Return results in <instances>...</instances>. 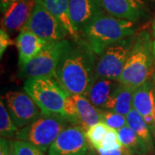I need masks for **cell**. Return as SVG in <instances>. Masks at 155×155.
Returning <instances> with one entry per match:
<instances>
[{
    "label": "cell",
    "mask_w": 155,
    "mask_h": 155,
    "mask_svg": "<svg viewBox=\"0 0 155 155\" xmlns=\"http://www.w3.org/2000/svg\"><path fill=\"white\" fill-rule=\"evenodd\" d=\"M96 56L80 41L69 43L55 72V78L69 94L86 96L96 77Z\"/></svg>",
    "instance_id": "6da1fadb"
},
{
    "label": "cell",
    "mask_w": 155,
    "mask_h": 155,
    "mask_svg": "<svg viewBox=\"0 0 155 155\" xmlns=\"http://www.w3.org/2000/svg\"><path fill=\"white\" fill-rule=\"evenodd\" d=\"M134 22L103 14L84 28L78 41L99 56L107 47L134 35Z\"/></svg>",
    "instance_id": "7a4b0ae2"
},
{
    "label": "cell",
    "mask_w": 155,
    "mask_h": 155,
    "mask_svg": "<svg viewBox=\"0 0 155 155\" xmlns=\"http://www.w3.org/2000/svg\"><path fill=\"white\" fill-rule=\"evenodd\" d=\"M154 66L153 38L147 30H144L135 36L123 72L117 82L136 89L153 75Z\"/></svg>",
    "instance_id": "3957f363"
},
{
    "label": "cell",
    "mask_w": 155,
    "mask_h": 155,
    "mask_svg": "<svg viewBox=\"0 0 155 155\" xmlns=\"http://www.w3.org/2000/svg\"><path fill=\"white\" fill-rule=\"evenodd\" d=\"M24 90L38 105L42 115L65 119L64 106L67 97L71 94L61 86L55 78H27L24 82Z\"/></svg>",
    "instance_id": "277c9868"
},
{
    "label": "cell",
    "mask_w": 155,
    "mask_h": 155,
    "mask_svg": "<svg viewBox=\"0 0 155 155\" xmlns=\"http://www.w3.org/2000/svg\"><path fill=\"white\" fill-rule=\"evenodd\" d=\"M68 123L63 118L41 114L35 121L18 129L15 136L17 140L27 141L46 152Z\"/></svg>",
    "instance_id": "5b68a950"
},
{
    "label": "cell",
    "mask_w": 155,
    "mask_h": 155,
    "mask_svg": "<svg viewBox=\"0 0 155 155\" xmlns=\"http://www.w3.org/2000/svg\"><path fill=\"white\" fill-rule=\"evenodd\" d=\"M134 40L135 36L131 35L107 47L97 61L96 77L105 78L117 82L123 72Z\"/></svg>",
    "instance_id": "8992f818"
},
{
    "label": "cell",
    "mask_w": 155,
    "mask_h": 155,
    "mask_svg": "<svg viewBox=\"0 0 155 155\" xmlns=\"http://www.w3.org/2000/svg\"><path fill=\"white\" fill-rule=\"evenodd\" d=\"M70 41L65 39L48 42L37 55L21 67V74L26 78L38 77L55 78V72L61 56Z\"/></svg>",
    "instance_id": "52a82bcc"
},
{
    "label": "cell",
    "mask_w": 155,
    "mask_h": 155,
    "mask_svg": "<svg viewBox=\"0 0 155 155\" xmlns=\"http://www.w3.org/2000/svg\"><path fill=\"white\" fill-rule=\"evenodd\" d=\"M22 28L30 30L48 42L65 40L68 35L60 22L47 11L38 0L29 19Z\"/></svg>",
    "instance_id": "ba28073f"
},
{
    "label": "cell",
    "mask_w": 155,
    "mask_h": 155,
    "mask_svg": "<svg viewBox=\"0 0 155 155\" xmlns=\"http://www.w3.org/2000/svg\"><path fill=\"white\" fill-rule=\"evenodd\" d=\"M2 99L18 128L30 124L41 115L38 105L27 92L8 91Z\"/></svg>",
    "instance_id": "9c48e42d"
},
{
    "label": "cell",
    "mask_w": 155,
    "mask_h": 155,
    "mask_svg": "<svg viewBox=\"0 0 155 155\" xmlns=\"http://www.w3.org/2000/svg\"><path fill=\"white\" fill-rule=\"evenodd\" d=\"M88 153L85 131L78 125L62 130L48 149V155H87Z\"/></svg>",
    "instance_id": "30bf717a"
},
{
    "label": "cell",
    "mask_w": 155,
    "mask_h": 155,
    "mask_svg": "<svg viewBox=\"0 0 155 155\" xmlns=\"http://www.w3.org/2000/svg\"><path fill=\"white\" fill-rule=\"evenodd\" d=\"M101 0H69V15L78 34L95 18L105 14Z\"/></svg>",
    "instance_id": "8fae6325"
},
{
    "label": "cell",
    "mask_w": 155,
    "mask_h": 155,
    "mask_svg": "<svg viewBox=\"0 0 155 155\" xmlns=\"http://www.w3.org/2000/svg\"><path fill=\"white\" fill-rule=\"evenodd\" d=\"M133 108L144 118L155 136V93L153 78L134 91Z\"/></svg>",
    "instance_id": "7c38bea8"
},
{
    "label": "cell",
    "mask_w": 155,
    "mask_h": 155,
    "mask_svg": "<svg viewBox=\"0 0 155 155\" xmlns=\"http://www.w3.org/2000/svg\"><path fill=\"white\" fill-rule=\"evenodd\" d=\"M37 0H20L12 3L4 11L2 27L8 31H21L32 14Z\"/></svg>",
    "instance_id": "4fadbf2b"
},
{
    "label": "cell",
    "mask_w": 155,
    "mask_h": 155,
    "mask_svg": "<svg viewBox=\"0 0 155 155\" xmlns=\"http://www.w3.org/2000/svg\"><path fill=\"white\" fill-rule=\"evenodd\" d=\"M104 10L112 17L136 22L144 15L141 0H101Z\"/></svg>",
    "instance_id": "5bb4252c"
},
{
    "label": "cell",
    "mask_w": 155,
    "mask_h": 155,
    "mask_svg": "<svg viewBox=\"0 0 155 155\" xmlns=\"http://www.w3.org/2000/svg\"><path fill=\"white\" fill-rule=\"evenodd\" d=\"M47 43L48 41L40 38L30 30L22 28L20 31L16 42L19 54L20 67L37 55Z\"/></svg>",
    "instance_id": "9a60e30c"
},
{
    "label": "cell",
    "mask_w": 155,
    "mask_h": 155,
    "mask_svg": "<svg viewBox=\"0 0 155 155\" xmlns=\"http://www.w3.org/2000/svg\"><path fill=\"white\" fill-rule=\"evenodd\" d=\"M118 82L116 84L115 80L95 77L85 97L97 108L105 109L106 104L110 98Z\"/></svg>",
    "instance_id": "2e32d148"
},
{
    "label": "cell",
    "mask_w": 155,
    "mask_h": 155,
    "mask_svg": "<svg viewBox=\"0 0 155 155\" xmlns=\"http://www.w3.org/2000/svg\"><path fill=\"white\" fill-rule=\"evenodd\" d=\"M44 6L47 11L50 12L60 22L68 35L74 41H79V35L73 28L70 15H69V0H38Z\"/></svg>",
    "instance_id": "e0dca14e"
},
{
    "label": "cell",
    "mask_w": 155,
    "mask_h": 155,
    "mask_svg": "<svg viewBox=\"0 0 155 155\" xmlns=\"http://www.w3.org/2000/svg\"><path fill=\"white\" fill-rule=\"evenodd\" d=\"M77 107L78 126L86 131L89 127L102 122V110L94 106L83 95H72Z\"/></svg>",
    "instance_id": "ac0fdd59"
},
{
    "label": "cell",
    "mask_w": 155,
    "mask_h": 155,
    "mask_svg": "<svg viewBox=\"0 0 155 155\" xmlns=\"http://www.w3.org/2000/svg\"><path fill=\"white\" fill-rule=\"evenodd\" d=\"M134 90L135 89L122 85L118 82L110 98L106 104V110L127 116L129 111L133 109V95Z\"/></svg>",
    "instance_id": "d6986e66"
},
{
    "label": "cell",
    "mask_w": 155,
    "mask_h": 155,
    "mask_svg": "<svg viewBox=\"0 0 155 155\" xmlns=\"http://www.w3.org/2000/svg\"><path fill=\"white\" fill-rule=\"evenodd\" d=\"M127 125L138 134L146 145L147 146L150 153H154V142L153 139V134L144 118L135 109H132L127 116Z\"/></svg>",
    "instance_id": "ffe728a7"
},
{
    "label": "cell",
    "mask_w": 155,
    "mask_h": 155,
    "mask_svg": "<svg viewBox=\"0 0 155 155\" xmlns=\"http://www.w3.org/2000/svg\"><path fill=\"white\" fill-rule=\"evenodd\" d=\"M117 131L122 146L127 147L134 155H147L149 153L147 146L128 125Z\"/></svg>",
    "instance_id": "44dd1931"
},
{
    "label": "cell",
    "mask_w": 155,
    "mask_h": 155,
    "mask_svg": "<svg viewBox=\"0 0 155 155\" xmlns=\"http://www.w3.org/2000/svg\"><path fill=\"white\" fill-rule=\"evenodd\" d=\"M18 127L14 123L10 113L7 110L3 99L0 102V134L3 138H11L16 135Z\"/></svg>",
    "instance_id": "7402d4cb"
},
{
    "label": "cell",
    "mask_w": 155,
    "mask_h": 155,
    "mask_svg": "<svg viewBox=\"0 0 155 155\" xmlns=\"http://www.w3.org/2000/svg\"><path fill=\"white\" fill-rule=\"evenodd\" d=\"M110 127L104 122H100L93 126L90 127L85 131V136L91 147L96 150L101 148V144L104 140L107 131Z\"/></svg>",
    "instance_id": "603a6c76"
},
{
    "label": "cell",
    "mask_w": 155,
    "mask_h": 155,
    "mask_svg": "<svg viewBox=\"0 0 155 155\" xmlns=\"http://www.w3.org/2000/svg\"><path fill=\"white\" fill-rule=\"evenodd\" d=\"M102 122L116 130H119L127 125L126 116L112 110H102Z\"/></svg>",
    "instance_id": "cb8c5ba5"
},
{
    "label": "cell",
    "mask_w": 155,
    "mask_h": 155,
    "mask_svg": "<svg viewBox=\"0 0 155 155\" xmlns=\"http://www.w3.org/2000/svg\"><path fill=\"white\" fill-rule=\"evenodd\" d=\"M122 146V144L121 143L120 140H119L118 131L110 127L109 130L106 133L104 138V140H103V142L101 144V148L99 150L111 151V150L119 148Z\"/></svg>",
    "instance_id": "d4e9b609"
},
{
    "label": "cell",
    "mask_w": 155,
    "mask_h": 155,
    "mask_svg": "<svg viewBox=\"0 0 155 155\" xmlns=\"http://www.w3.org/2000/svg\"><path fill=\"white\" fill-rule=\"evenodd\" d=\"M64 114H65V119L69 123L72 125H78L77 107L72 95H69L66 100L64 106Z\"/></svg>",
    "instance_id": "484cf974"
},
{
    "label": "cell",
    "mask_w": 155,
    "mask_h": 155,
    "mask_svg": "<svg viewBox=\"0 0 155 155\" xmlns=\"http://www.w3.org/2000/svg\"><path fill=\"white\" fill-rule=\"evenodd\" d=\"M14 147L17 155H44L41 150L27 141L17 140L14 141Z\"/></svg>",
    "instance_id": "4316f807"
},
{
    "label": "cell",
    "mask_w": 155,
    "mask_h": 155,
    "mask_svg": "<svg viewBox=\"0 0 155 155\" xmlns=\"http://www.w3.org/2000/svg\"><path fill=\"white\" fill-rule=\"evenodd\" d=\"M11 41L5 29L1 28L0 30V55L3 56L4 53L5 52L6 48L9 45H11Z\"/></svg>",
    "instance_id": "83f0119b"
},
{
    "label": "cell",
    "mask_w": 155,
    "mask_h": 155,
    "mask_svg": "<svg viewBox=\"0 0 155 155\" xmlns=\"http://www.w3.org/2000/svg\"><path fill=\"white\" fill-rule=\"evenodd\" d=\"M98 155H134L127 147L124 146L120 147L119 148L111 150V151H103V150H97Z\"/></svg>",
    "instance_id": "f1b7e54d"
},
{
    "label": "cell",
    "mask_w": 155,
    "mask_h": 155,
    "mask_svg": "<svg viewBox=\"0 0 155 155\" xmlns=\"http://www.w3.org/2000/svg\"><path fill=\"white\" fill-rule=\"evenodd\" d=\"M9 147H10L9 141H7L5 138L1 137V140H0V155H8Z\"/></svg>",
    "instance_id": "f546056e"
},
{
    "label": "cell",
    "mask_w": 155,
    "mask_h": 155,
    "mask_svg": "<svg viewBox=\"0 0 155 155\" xmlns=\"http://www.w3.org/2000/svg\"><path fill=\"white\" fill-rule=\"evenodd\" d=\"M0 1H1V11H5L12 3L20 1V0H0Z\"/></svg>",
    "instance_id": "4dcf8cb0"
},
{
    "label": "cell",
    "mask_w": 155,
    "mask_h": 155,
    "mask_svg": "<svg viewBox=\"0 0 155 155\" xmlns=\"http://www.w3.org/2000/svg\"><path fill=\"white\" fill-rule=\"evenodd\" d=\"M9 153H8V155H17L16 153V150H15V147H14V141L12 140H10L9 141Z\"/></svg>",
    "instance_id": "1f68e13d"
},
{
    "label": "cell",
    "mask_w": 155,
    "mask_h": 155,
    "mask_svg": "<svg viewBox=\"0 0 155 155\" xmlns=\"http://www.w3.org/2000/svg\"><path fill=\"white\" fill-rule=\"evenodd\" d=\"M153 53H154L155 58V18L153 22Z\"/></svg>",
    "instance_id": "d6a6232c"
},
{
    "label": "cell",
    "mask_w": 155,
    "mask_h": 155,
    "mask_svg": "<svg viewBox=\"0 0 155 155\" xmlns=\"http://www.w3.org/2000/svg\"><path fill=\"white\" fill-rule=\"evenodd\" d=\"M153 84H154V93H155V72L153 73Z\"/></svg>",
    "instance_id": "836d02e7"
},
{
    "label": "cell",
    "mask_w": 155,
    "mask_h": 155,
    "mask_svg": "<svg viewBox=\"0 0 155 155\" xmlns=\"http://www.w3.org/2000/svg\"><path fill=\"white\" fill-rule=\"evenodd\" d=\"M87 155H96L94 153H92V152H91V151H89V153H88V154Z\"/></svg>",
    "instance_id": "e575fe53"
}]
</instances>
